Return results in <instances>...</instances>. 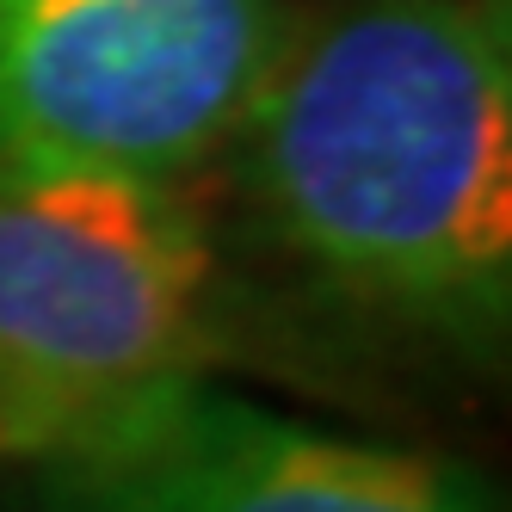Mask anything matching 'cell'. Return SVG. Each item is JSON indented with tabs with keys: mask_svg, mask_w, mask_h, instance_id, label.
I'll use <instances>...</instances> for the list:
<instances>
[{
	"mask_svg": "<svg viewBox=\"0 0 512 512\" xmlns=\"http://www.w3.org/2000/svg\"><path fill=\"white\" fill-rule=\"evenodd\" d=\"M247 192L334 297L451 340L512 309V44L488 0H371L284 38L241 130Z\"/></svg>",
	"mask_w": 512,
	"mask_h": 512,
	"instance_id": "1",
	"label": "cell"
},
{
	"mask_svg": "<svg viewBox=\"0 0 512 512\" xmlns=\"http://www.w3.org/2000/svg\"><path fill=\"white\" fill-rule=\"evenodd\" d=\"M216 241L149 173L0 179V457L75 469L204 383Z\"/></svg>",
	"mask_w": 512,
	"mask_h": 512,
	"instance_id": "2",
	"label": "cell"
},
{
	"mask_svg": "<svg viewBox=\"0 0 512 512\" xmlns=\"http://www.w3.org/2000/svg\"><path fill=\"white\" fill-rule=\"evenodd\" d=\"M278 0H0V179H173L235 142Z\"/></svg>",
	"mask_w": 512,
	"mask_h": 512,
	"instance_id": "3",
	"label": "cell"
},
{
	"mask_svg": "<svg viewBox=\"0 0 512 512\" xmlns=\"http://www.w3.org/2000/svg\"><path fill=\"white\" fill-rule=\"evenodd\" d=\"M62 512H494L475 475L253 401L186 389L99 457L56 469Z\"/></svg>",
	"mask_w": 512,
	"mask_h": 512,
	"instance_id": "4",
	"label": "cell"
}]
</instances>
